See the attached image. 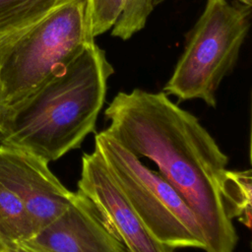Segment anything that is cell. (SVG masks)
I'll return each mask as SVG.
<instances>
[{
    "instance_id": "6da1fadb",
    "label": "cell",
    "mask_w": 252,
    "mask_h": 252,
    "mask_svg": "<svg viewBox=\"0 0 252 252\" xmlns=\"http://www.w3.org/2000/svg\"><path fill=\"white\" fill-rule=\"evenodd\" d=\"M105 129L137 158H147L196 216L205 252H234L238 236L221 195L228 158L198 118L164 92L118 93L104 111Z\"/></svg>"
},
{
    "instance_id": "7a4b0ae2",
    "label": "cell",
    "mask_w": 252,
    "mask_h": 252,
    "mask_svg": "<svg viewBox=\"0 0 252 252\" xmlns=\"http://www.w3.org/2000/svg\"><path fill=\"white\" fill-rule=\"evenodd\" d=\"M112 73L104 50L94 41L89 43L25 103L0 142L47 162L79 148L95 129Z\"/></svg>"
},
{
    "instance_id": "3957f363",
    "label": "cell",
    "mask_w": 252,
    "mask_h": 252,
    "mask_svg": "<svg viewBox=\"0 0 252 252\" xmlns=\"http://www.w3.org/2000/svg\"><path fill=\"white\" fill-rule=\"evenodd\" d=\"M93 41L90 1L72 0L8 52L0 61V94L7 128L37 90Z\"/></svg>"
},
{
    "instance_id": "277c9868",
    "label": "cell",
    "mask_w": 252,
    "mask_h": 252,
    "mask_svg": "<svg viewBox=\"0 0 252 252\" xmlns=\"http://www.w3.org/2000/svg\"><path fill=\"white\" fill-rule=\"evenodd\" d=\"M250 8L226 0H207L164 86L166 94L180 100L199 98L216 107V93L236 65L248 33Z\"/></svg>"
},
{
    "instance_id": "5b68a950",
    "label": "cell",
    "mask_w": 252,
    "mask_h": 252,
    "mask_svg": "<svg viewBox=\"0 0 252 252\" xmlns=\"http://www.w3.org/2000/svg\"><path fill=\"white\" fill-rule=\"evenodd\" d=\"M94 149L155 238L173 249L205 250V236L193 211L158 171L147 167L105 130L95 135Z\"/></svg>"
},
{
    "instance_id": "8992f818",
    "label": "cell",
    "mask_w": 252,
    "mask_h": 252,
    "mask_svg": "<svg viewBox=\"0 0 252 252\" xmlns=\"http://www.w3.org/2000/svg\"><path fill=\"white\" fill-rule=\"evenodd\" d=\"M40 157L0 142V181L24 205L35 233L58 218L75 192L68 190Z\"/></svg>"
},
{
    "instance_id": "52a82bcc",
    "label": "cell",
    "mask_w": 252,
    "mask_h": 252,
    "mask_svg": "<svg viewBox=\"0 0 252 252\" xmlns=\"http://www.w3.org/2000/svg\"><path fill=\"white\" fill-rule=\"evenodd\" d=\"M78 191L92 201L127 252H174L152 235L95 149L82 157Z\"/></svg>"
},
{
    "instance_id": "ba28073f",
    "label": "cell",
    "mask_w": 252,
    "mask_h": 252,
    "mask_svg": "<svg viewBox=\"0 0 252 252\" xmlns=\"http://www.w3.org/2000/svg\"><path fill=\"white\" fill-rule=\"evenodd\" d=\"M21 243L35 252H127L95 206L79 191L58 218Z\"/></svg>"
},
{
    "instance_id": "9c48e42d",
    "label": "cell",
    "mask_w": 252,
    "mask_h": 252,
    "mask_svg": "<svg viewBox=\"0 0 252 252\" xmlns=\"http://www.w3.org/2000/svg\"><path fill=\"white\" fill-rule=\"evenodd\" d=\"M72 0H0V61L35 26Z\"/></svg>"
},
{
    "instance_id": "30bf717a",
    "label": "cell",
    "mask_w": 252,
    "mask_h": 252,
    "mask_svg": "<svg viewBox=\"0 0 252 252\" xmlns=\"http://www.w3.org/2000/svg\"><path fill=\"white\" fill-rule=\"evenodd\" d=\"M34 234L35 228L24 205L0 181V243L12 247Z\"/></svg>"
},
{
    "instance_id": "8fae6325",
    "label": "cell",
    "mask_w": 252,
    "mask_h": 252,
    "mask_svg": "<svg viewBox=\"0 0 252 252\" xmlns=\"http://www.w3.org/2000/svg\"><path fill=\"white\" fill-rule=\"evenodd\" d=\"M251 170L226 171L221 195L228 218H236L242 224H251Z\"/></svg>"
},
{
    "instance_id": "7c38bea8",
    "label": "cell",
    "mask_w": 252,
    "mask_h": 252,
    "mask_svg": "<svg viewBox=\"0 0 252 252\" xmlns=\"http://www.w3.org/2000/svg\"><path fill=\"white\" fill-rule=\"evenodd\" d=\"M154 8L153 0H124L122 12L112 28L111 35L122 40L144 29Z\"/></svg>"
},
{
    "instance_id": "4fadbf2b",
    "label": "cell",
    "mask_w": 252,
    "mask_h": 252,
    "mask_svg": "<svg viewBox=\"0 0 252 252\" xmlns=\"http://www.w3.org/2000/svg\"><path fill=\"white\" fill-rule=\"evenodd\" d=\"M94 37L113 28L124 5V0H89Z\"/></svg>"
},
{
    "instance_id": "5bb4252c",
    "label": "cell",
    "mask_w": 252,
    "mask_h": 252,
    "mask_svg": "<svg viewBox=\"0 0 252 252\" xmlns=\"http://www.w3.org/2000/svg\"><path fill=\"white\" fill-rule=\"evenodd\" d=\"M7 128V123H6V117L4 113V109L2 106V101H1V94H0V136L3 135L6 131Z\"/></svg>"
},
{
    "instance_id": "9a60e30c",
    "label": "cell",
    "mask_w": 252,
    "mask_h": 252,
    "mask_svg": "<svg viewBox=\"0 0 252 252\" xmlns=\"http://www.w3.org/2000/svg\"><path fill=\"white\" fill-rule=\"evenodd\" d=\"M10 252H35V251L30 249L29 247H27L23 243L19 242V243L13 244V246L10 247Z\"/></svg>"
},
{
    "instance_id": "2e32d148",
    "label": "cell",
    "mask_w": 252,
    "mask_h": 252,
    "mask_svg": "<svg viewBox=\"0 0 252 252\" xmlns=\"http://www.w3.org/2000/svg\"><path fill=\"white\" fill-rule=\"evenodd\" d=\"M0 252H10V247H7L6 245L0 243Z\"/></svg>"
},
{
    "instance_id": "e0dca14e",
    "label": "cell",
    "mask_w": 252,
    "mask_h": 252,
    "mask_svg": "<svg viewBox=\"0 0 252 252\" xmlns=\"http://www.w3.org/2000/svg\"><path fill=\"white\" fill-rule=\"evenodd\" d=\"M239 2H241L243 5H246V6H249L251 7V4H252V0H238Z\"/></svg>"
},
{
    "instance_id": "ac0fdd59",
    "label": "cell",
    "mask_w": 252,
    "mask_h": 252,
    "mask_svg": "<svg viewBox=\"0 0 252 252\" xmlns=\"http://www.w3.org/2000/svg\"><path fill=\"white\" fill-rule=\"evenodd\" d=\"M163 1H164V0H153V5H154V7H155V6L160 4V3L163 2Z\"/></svg>"
}]
</instances>
